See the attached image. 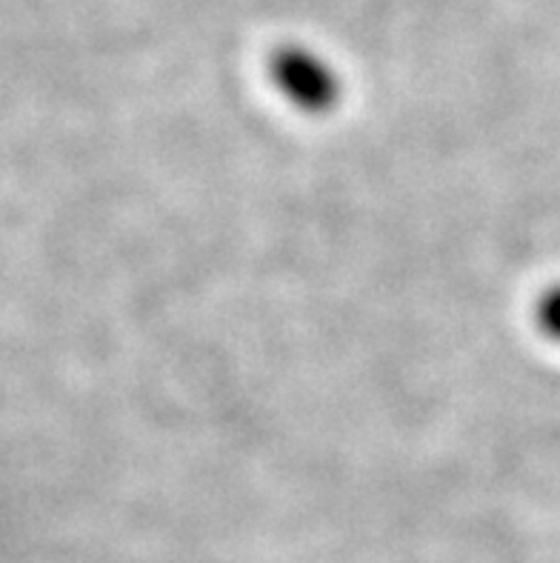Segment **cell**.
<instances>
[{
    "label": "cell",
    "instance_id": "cell-1",
    "mask_svg": "<svg viewBox=\"0 0 560 563\" xmlns=\"http://www.w3.org/2000/svg\"><path fill=\"white\" fill-rule=\"evenodd\" d=\"M272 84L292 107L306 114H323L341 98V78L327 57L309 46H284L270 60Z\"/></svg>",
    "mask_w": 560,
    "mask_h": 563
},
{
    "label": "cell",
    "instance_id": "cell-2",
    "mask_svg": "<svg viewBox=\"0 0 560 563\" xmlns=\"http://www.w3.org/2000/svg\"><path fill=\"white\" fill-rule=\"evenodd\" d=\"M535 318H538V327L543 329V335L549 341L560 343V284L549 286L543 298L538 300V309H535Z\"/></svg>",
    "mask_w": 560,
    "mask_h": 563
}]
</instances>
